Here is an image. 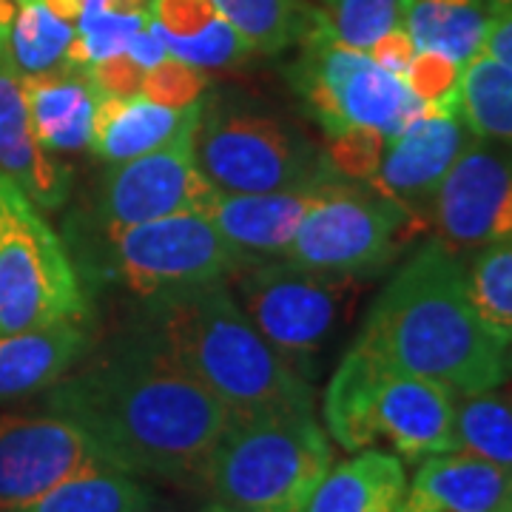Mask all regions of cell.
I'll use <instances>...</instances> for the list:
<instances>
[{
    "instance_id": "cell-15",
    "label": "cell",
    "mask_w": 512,
    "mask_h": 512,
    "mask_svg": "<svg viewBox=\"0 0 512 512\" xmlns=\"http://www.w3.org/2000/svg\"><path fill=\"white\" fill-rule=\"evenodd\" d=\"M467 143L470 128L461 117L458 97L424 103L419 120L387 140L382 163L367 185L421 220V211L430 208L436 188Z\"/></svg>"
},
{
    "instance_id": "cell-20",
    "label": "cell",
    "mask_w": 512,
    "mask_h": 512,
    "mask_svg": "<svg viewBox=\"0 0 512 512\" xmlns=\"http://www.w3.org/2000/svg\"><path fill=\"white\" fill-rule=\"evenodd\" d=\"M148 26L168 55L202 72L228 69L254 55L214 0H151Z\"/></svg>"
},
{
    "instance_id": "cell-6",
    "label": "cell",
    "mask_w": 512,
    "mask_h": 512,
    "mask_svg": "<svg viewBox=\"0 0 512 512\" xmlns=\"http://www.w3.org/2000/svg\"><path fill=\"white\" fill-rule=\"evenodd\" d=\"M231 279L251 325L308 382L362 293L356 276L316 274L285 259L242 262Z\"/></svg>"
},
{
    "instance_id": "cell-17",
    "label": "cell",
    "mask_w": 512,
    "mask_h": 512,
    "mask_svg": "<svg viewBox=\"0 0 512 512\" xmlns=\"http://www.w3.org/2000/svg\"><path fill=\"white\" fill-rule=\"evenodd\" d=\"M0 174L46 211L60 208L72 191L69 168L37 140L20 74L9 57H0Z\"/></svg>"
},
{
    "instance_id": "cell-12",
    "label": "cell",
    "mask_w": 512,
    "mask_h": 512,
    "mask_svg": "<svg viewBox=\"0 0 512 512\" xmlns=\"http://www.w3.org/2000/svg\"><path fill=\"white\" fill-rule=\"evenodd\" d=\"M439 242L456 256L512 237V146L476 137L430 202Z\"/></svg>"
},
{
    "instance_id": "cell-33",
    "label": "cell",
    "mask_w": 512,
    "mask_h": 512,
    "mask_svg": "<svg viewBox=\"0 0 512 512\" xmlns=\"http://www.w3.org/2000/svg\"><path fill=\"white\" fill-rule=\"evenodd\" d=\"M208 83H211L208 72L168 55L163 63L146 69L140 94L154 103L171 106V109H188V106L200 103Z\"/></svg>"
},
{
    "instance_id": "cell-39",
    "label": "cell",
    "mask_w": 512,
    "mask_h": 512,
    "mask_svg": "<svg viewBox=\"0 0 512 512\" xmlns=\"http://www.w3.org/2000/svg\"><path fill=\"white\" fill-rule=\"evenodd\" d=\"M512 0H490V9H493V18L498 12H504V9H510Z\"/></svg>"
},
{
    "instance_id": "cell-34",
    "label": "cell",
    "mask_w": 512,
    "mask_h": 512,
    "mask_svg": "<svg viewBox=\"0 0 512 512\" xmlns=\"http://www.w3.org/2000/svg\"><path fill=\"white\" fill-rule=\"evenodd\" d=\"M404 80L421 103H444L458 97L461 66L436 52H416Z\"/></svg>"
},
{
    "instance_id": "cell-2",
    "label": "cell",
    "mask_w": 512,
    "mask_h": 512,
    "mask_svg": "<svg viewBox=\"0 0 512 512\" xmlns=\"http://www.w3.org/2000/svg\"><path fill=\"white\" fill-rule=\"evenodd\" d=\"M356 345L384 365L478 393L504 384V342L484 325L467 268L439 239L424 242L376 296Z\"/></svg>"
},
{
    "instance_id": "cell-9",
    "label": "cell",
    "mask_w": 512,
    "mask_h": 512,
    "mask_svg": "<svg viewBox=\"0 0 512 512\" xmlns=\"http://www.w3.org/2000/svg\"><path fill=\"white\" fill-rule=\"evenodd\" d=\"M291 80L328 137L348 128H376L390 140L424 114V103L407 80L382 69L367 52L333 40L316 23L308 29Z\"/></svg>"
},
{
    "instance_id": "cell-14",
    "label": "cell",
    "mask_w": 512,
    "mask_h": 512,
    "mask_svg": "<svg viewBox=\"0 0 512 512\" xmlns=\"http://www.w3.org/2000/svg\"><path fill=\"white\" fill-rule=\"evenodd\" d=\"M97 464L106 461L92 439L52 410L0 416V512H20Z\"/></svg>"
},
{
    "instance_id": "cell-1",
    "label": "cell",
    "mask_w": 512,
    "mask_h": 512,
    "mask_svg": "<svg viewBox=\"0 0 512 512\" xmlns=\"http://www.w3.org/2000/svg\"><path fill=\"white\" fill-rule=\"evenodd\" d=\"M43 402L74 421L111 467L194 490L231 424L148 322L89 350Z\"/></svg>"
},
{
    "instance_id": "cell-25",
    "label": "cell",
    "mask_w": 512,
    "mask_h": 512,
    "mask_svg": "<svg viewBox=\"0 0 512 512\" xmlns=\"http://www.w3.org/2000/svg\"><path fill=\"white\" fill-rule=\"evenodd\" d=\"M157 507L160 498L140 478L111 464H97L20 512H157Z\"/></svg>"
},
{
    "instance_id": "cell-8",
    "label": "cell",
    "mask_w": 512,
    "mask_h": 512,
    "mask_svg": "<svg viewBox=\"0 0 512 512\" xmlns=\"http://www.w3.org/2000/svg\"><path fill=\"white\" fill-rule=\"evenodd\" d=\"M72 256L35 202L0 174V333L83 322Z\"/></svg>"
},
{
    "instance_id": "cell-29",
    "label": "cell",
    "mask_w": 512,
    "mask_h": 512,
    "mask_svg": "<svg viewBox=\"0 0 512 512\" xmlns=\"http://www.w3.org/2000/svg\"><path fill=\"white\" fill-rule=\"evenodd\" d=\"M467 285L484 325L507 342L512 336V237L473 254Z\"/></svg>"
},
{
    "instance_id": "cell-36",
    "label": "cell",
    "mask_w": 512,
    "mask_h": 512,
    "mask_svg": "<svg viewBox=\"0 0 512 512\" xmlns=\"http://www.w3.org/2000/svg\"><path fill=\"white\" fill-rule=\"evenodd\" d=\"M367 55L373 57L382 69H387L390 74H396V77H407V69H410V63H413V55H416V46H413V40L410 35L404 32V26H396V29H390L387 35H382L370 49H367Z\"/></svg>"
},
{
    "instance_id": "cell-30",
    "label": "cell",
    "mask_w": 512,
    "mask_h": 512,
    "mask_svg": "<svg viewBox=\"0 0 512 512\" xmlns=\"http://www.w3.org/2000/svg\"><path fill=\"white\" fill-rule=\"evenodd\" d=\"M225 20L245 37L251 52L276 55L299 37L296 0H214Z\"/></svg>"
},
{
    "instance_id": "cell-19",
    "label": "cell",
    "mask_w": 512,
    "mask_h": 512,
    "mask_svg": "<svg viewBox=\"0 0 512 512\" xmlns=\"http://www.w3.org/2000/svg\"><path fill=\"white\" fill-rule=\"evenodd\" d=\"M92 350L86 322L0 333V404L46 393Z\"/></svg>"
},
{
    "instance_id": "cell-7",
    "label": "cell",
    "mask_w": 512,
    "mask_h": 512,
    "mask_svg": "<svg viewBox=\"0 0 512 512\" xmlns=\"http://www.w3.org/2000/svg\"><path fill=\"white\" fill-rule=\"evenodd\" d=\"M194 160L220 194L291 191L336 174L276 117L228 97L200 103Z\"/></svg>"
},
{
    "instance_id": "cell-13",
    "label": "cell",
    "mask_w": 512,
    "mask_h": 512,
    "mask_svg": "<svg viewBox=\"0 0 512 512\" xmlns=\"http://www.w3.org/2000/svg\"><path fill=\"white\" fill-rule=\"evenodd\" d=\"M194 131L197 123L185 128L165 148L126 163H114V168L106 174L103 202H100L106 231H120L140 222L165 220L177 214L208 217L220 191L197 168Z\"/></svg>"
},
{
    "instance_id": "cell-23",
    "label": "cell",
    "mask_w": 512,
    "mask_h": 512,
    "mask_svg": "<svg viewBox=\"0 0 512 512\" xmlns=\"http://www.w3.org/2000/svg\"><path fill=\"white\" fill-rule=\"evenodd\" d=\"M407 495L404 461L387 450H359L330 467L305 512H402Z\"/></svg>"
},
{
    "instance_id": "cell-18",
    "label": "cell",
    "mask_w": 512,
    "mask_h": 512,
    "mask_svg": "<svg viewBox=\"0 0 512 512\" xmlns=\"http://www.w3.org/2000/svg\"><path fill=\"white\" fill-rule=\"evenodd\" d=\"M402 512H512V473L461 450L421 458Z\"/></svg>"
},
{
    "instance_id": "cell-35",
    "label": "cell",
    "mask_w": 512,
    "mask_h": 512,
    "mask_svg": "<svg viewBox=\"0 0 512 512\" xmlns=\"http://www.w3.org/2000/svg\"><path fill=\"white\" fill-rule=\"evenodd\" d=\"M83 72H86L94 92L100 94V97H134L143 89L146 69L128 52H123V55L97 60L89 69H83Z\"/></svg>"
},
{
    "instance_id": "cell-10",
    "label": "cell",
    "mask_w": 512,
    "mask_h": 512,
    "mask_svg": "<svg viewBox=\"0 0 512 512\" xmlns=\"http://www.w3.org/2000/svg\"><path fill=\"white\" fill-rule=\"evenodd\" d=\"M424 222L367 183L339 180L296 228L279 259L333 276H373L407 248Z\"/></svg>"
},
{
    "instance_id": "cell-24",
    "label": "cell",
    "mask_w": 512,
    "mask_h": 512,
    "mask_svg": "<svg viewBox=\"0 0 512 512\" xmlns=\"http://www.w3.org/2000/svg\"><path fill=\"white\" fill-rule=\"evenodd\" d=\"M490 23V0H404L402 26L416 52H436L461 69L481 55Z\"/></svg>"
},
{
    "instance_id": "cell-26",
    "label": "cell",
    "mask_w": 512,
    "mask_h": 512,
    "mask_svg": "<svg viewBox=\"0 0 512 512\" xmlns=\"http://www.w3.org/2000/svg\"><path fill=\"white\" fill-rule=\"evenodd\" d=\"M458 109L473 137L512 146V66L476 55L458 80Z\"/></svg>"
},
{
    "instance_id": "cell-16",
    "label": "cell",
    "mask_w": 512,
    "mask_h": 512,
    "mask_svg": "<svg viewBox=\"0 0 512 512\" xmlns=\"http://www.w3.org/2000/svg\"><path fill=\"white\" fill-rule=\"evenodd\" d=\"M342 177L330 174L322 183L271 194H220L208 220L220 228L225 242L242 256V262L279 259L291 245L296 228L319 202L333 194Z\"/></svg>"
},
{
    "instance_id": "cell-22",
    "label": "cell",
    "mask_w": 512,
    "mask_h": 512,
    "mask_svg": "<svg viewBox=\"0 0 512 512\" xmlns=\"http://www.w3.org/2000/svg\"><path fill=\"white\" fill-rule=\"evenodd\" d=\"M20 86L40 146L52 154L92 146L94 109L100 94L94 92L83 69L60 66L55 72L26 74L20 77Z\"/></svg>"
},
{
    "instance_id": "cell-32",
    "label": "cell",
    "mask_w": 512,
    "mask_h": 512,
    "mask_svg": "<svg viewBox=\"0 0 512 512\" xmlns=\"http://www.w3.org/2000/svg\"><path fill=\"white\" fill-rule=\"evenodd\" d=\"M387 137L376 128H348L342 134L328 137L325 163L345 180L370 183L376 168L382 163Z\"/></svg>"
},
{
    "instance_id": "cell-37",
    "label": "cell",
    "mask_w": 512,
    "mask_h": 512,
    "mask_svg": "<svg viewBox=\"0 0 512 512\" xmlns=\"http://www.w3.org/2000/svg\"><path fill=\"white\" fill-rule=\"evenodd\" d=\"M481 52L495 57V60H501V63H510L512 66V6L495 15Z\"/></svg>"
},
{
    "instance_id": "cell-11",
    "label": "cell",
    "mask_w": 512,
    "mask_h": 512,
    "mask_svg": "<svg viewBox=\"0 0 512 512\" xmlns=\"http://www.w3.org/2000/svg\"><path fill=\"white\" fill-rule=\"evenodd\" d=\"M114 271L143 299L228 279L242 256L202 214H177L109 231Z\"/></svg>"
},
{
    "instance_id": "cell-3",
    "label": "cell",
    "mask_w": 512,
    "mask_h": 512,
    "mask_svg": "<svg viewBox=\"0 0 512 512\" xmlns=\"http://www.w3.org/2000/svg\"><path fill=\"white\" fill-rule=\"evenodd\" d=\"M146 322L231 421L313 413V390L239 308L225 279L148 299Z\"/></svg>"
},
{
    "instance_id": "cell-38",
    "label": "cell",
    "mask_w": 512,
    "mask_h": 512,
    "mask_svg": "<svg viewBox=\"0 0 512 512\" xmlns=\"http://www.w3.org/2000/svg\"><path fill=\"white\" fill-rule=\"evenodd\" d=\"M504 362H507V376H512V336L504 342Z\"/></svg>"
},
{
    "instance_id": "cell-28",
    "label": "cell",
    "mask_w": 512,
    "mask_h": 512,
    "mask_svg": "<svg viewBox=\"0 0 512 512\" xmlns=\"http://www.w3.org/2000/svg\"><path fill=\"white\" fill-rule=\"evenodd\" d=\"M74 35L77 29L72 23L57 18L40 0H18V15L9 32L6 57L20 77L55 72L60 66H69L66 60Z\"/></svg>"
},
{
    "instance_id": "cell-27",
    "label": "cell",
    "mask_w": 512,
    "mask_h": 512,
    "mask_svg": "<svg viewBox=\"0 0 512 512\" xmlns=\"http://www.w3.org/2000/svg\"><path fill=\"white\" fill-rule=\"evenodd\" d=\"M456 450L512 473V387L456 393Z\"/></svg>"
},
{
    "instance_id": "cell-31",
    "label": "cell",
    "mask_w": 512,
    "mask_h": 512,
    "mask_svg": "<svg viewBox=\"0 0 512 512\" xmlns=\"http://www.w3.org/2000/svg\"><path fill=\"white\" fill-rule=\"evenodd\" d=\"M404 0H322L313 23L333 40L367 52L390 29L402 26Z\"/></svg>"
},
{
    "instance_id": "cell-4",
    "label": "cell",
    "mask_w": 512,
    "mask_h": 512,
    "mask_svg": "<svg viewBox=\"0 0 512 512\" xmlns=\"http://www.w3.org/2000/svg\"><path fill=\"white\" fill-rule=\"evenodd\" d=\"M328 436L350 453L384 441L410 464L456 450V393L350 345L325 387Z\"/></svg>"
},
{
    "instance_id": "cell-21",
    "label": "cell",
    "mask_w": 512,
    "mask_h": 512,
    "mask_svg": "<svg viewBox=\"0 0 512 512\" xmlns=\"http://www.w3.org/2000/svg\"><path fill=\"white\" fill-rule=\"evenodd\" d=\"M202 103V100H200ZM200 103L171 109L143 94L100 97L94 109L92 151L106 163H126L174 143L200 117Z\"/></svg>"
},
{
    "instance_id": "cell-5",
    "label": "cell",
    "mask_w": 512,
    "mask_h": 512,
    "mask_svg": "<svg viewBox=\"0 0 512 512\" xmlns=\"http://www.w3.org/2000/svg\"><path fill=\"white\" fill-rule=\"evenodd\" d=\"M333 467L313 413L231 421L202 470V512H305Z\"/></svg>"
}]
</instances>
